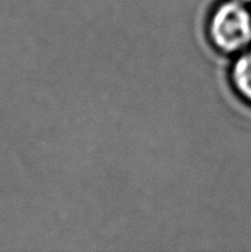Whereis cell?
<instances>
[{"mask_svg":"<svg viewBox=\"0 0 251 252\" xmlns=\"http://www.w3.org/2000/svg\"><path fill=\"white\" fill-rule=\"evenodd\" d=\"M207 37L224 56L235 57L251 46V9L236 0H221L207 19Z\"/></svg>","mask_w":251,"mask_h":252,"instance_id":"cell-1","label":"cell"},{"mask_svg":"<svg viewBox=\"0 0 251 252\" xmlns=\"http://www.w3.org/2000/svg\"><path fill=\"white\" fill-rule=\"evenodd\" d=\"M229 81L236 96L251 107V46L234 57Z\"/></svg>","mask_w":251,"mask_h":252,"instance_id":"cell-2","label":"cell"},{"mask_svg":"<svg viewBox=\"0 0 251 252\" xmlns=\"http://www.w3.org/2000/svg\"><path fill=\"white\" fill-rule=\"evenodd\" d=\"M236 1L241 2V4L248 5V6H251V0H236Z\"/></svg>","mask_w":251,"mask_h":252,"instance_id":"cell-3","label":"cell"}]
</instances>
